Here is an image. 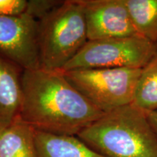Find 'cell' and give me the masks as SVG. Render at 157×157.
Segmentation results:
<instances>
[{
	"instance_id": "obj_1",
	"label": "cell",
	"mask_w": 157,
	"mask_h": 157,
	"mask_svg": "<svg viewBox=\"0 0 157 157\" xmlns=\"http://www.w3.org/2000/svg\"><path fill=\"white\" fill-rule=\"evenodd\" d=\"M22 91L20 117L39 132L77 136L104 114L60 71H23Z\"/></svg>"
},
{
	"instance_id": "obj_10",
	"label": "cell",
	"mask_w": 157,
	"mask_h": 157,
	"mask_svg": "<svg viewBox=\"0 0 157 157\" xmlns=\"http://www.w3.org/2000/svg\"><path fill=\"white\" fill-rule=\"evenodd\" d=\"M38 157H105L77 136L60 135L36 130Z\"/></svg>"
},
{
	"instance_id": "obj_5",
	"label": "cell",
	"mask_w": 157,
	"mask_h": 157,
	"mask_svg": "<svg viewBox=\"0 0 157 157\" xmlns=\"http://www.w3.org/2000/svg\"><path fill=\"white\" fill-rule=\"evenodd\" d=\"M156 52V44L138 35L87 41L60 71L87 68H143Z\"/></svg>"
},
{
	"instance_id": "obj_14",
	"label": "cell",
	"mask_w": 157,
	"mask_h": 157,
	"mask_svg": "<svg viewBox=\"0 0 157 157\" xmlns=\"http://www.w3.org/2000/svg\"><path fill=\"white\" fill-rule=\"evenodd\" d=\"M27 1L25 0H0V15H16L25 13Z\"/></svg>"
},
{
	"instance_id": "obj_13",
	"label": "cell",
	"mask_w": 157,
	"mask_h": 157,
	"mask_svg": "<svg viewBox=\"0 0 157 157\" xmlns=\"http://www.w3.org/2000/svg\"><path fill=\"white\" fill-rule=\"evenodd\" d=\"M62 2L50 1V0L27 1V6L25 13L29 15L39 21L46 16L47 15H48L52 10L60 5Z\"/></svg>"
},
{
	"instance_id": "obj_15",
	"label": "cell",
	"mask_w": 157,
	"mask_h": 157,
	"mask_svg": "<svg viewBox=\"0 0 157 157\" xmlns=\"http://www.w3.org/2000/svg\"><path fill=\"white\" fill-rule=\"evenodd\" d=\"M146 113L148 120L150 123L151 127H152L155 135L157 137V111H151V112H145Z\"/></svg>"
},
{
	"instance_id": "obj_12",
	"label": "cell",
	"mask_w": 157,
	"mask_h": 157,
	"mask_svg": "<svg viewBox=\"0 0 157 157\" xmlns=\"http://www.w3.org/2000/svg\"><path fill=\"white\" fill-rule=\"evenodd\" d=\"M132 104L144 112L157 111V52L142 68Z\"/></svg>"
},
{
	"instance_id": "obj_2",
	"label": "cell",
	"mask_w": 157,
	"mask_h": 157,
	"mask_svg": "<svg viewBox=\"0 0 157 157\" xmlns=\"http://www.w3.org/2000/svg\"><path fill=\"white\" fill-rule=\"evenodd\" d=\"M105 157H157V137L133 104L105 113L77 135Z\"/></svg>"
},
{
	"instance_id": "obj_6",
	"label": "cell",
	"mask_w": 157,
	"mask_h": 157,
	"mask_svg": "<svg viewBox=\"0 0 157 157\" xmlns=\"http://www.w3.org/2000/svg\"><path fill=\"white\" fill-rule=\"evenodd\" d=\"M39 21L26 13L0 15V57L22 70L40 68Z\"/></svg>"
},
{
	"instance_id": "obj_3",
	"label": "cell",
	"mask_w": 157,
	"mask_h": 157,
	"mask_svg": "<svg viewBox=\"0 0 157 157\" xmlns=\"http://www.w3.org/2000/svg\"><path fill=\"white\" fill-rule=\"evenodd\" d=\"M87 41V24L81 1H63L39 21L40 68L62 70Z\"/></svg>"
},
{
	"instance_id": "obj_8",
	"label": "cell",
	"mask_w": 157,
	"mask_h": 157,
	"mask_svg": "<svg viewBox=\"0 0 157 157\" xmlns=\"http://www.w3.org/2000/svg\"><path fill=\"white\" fill-rule=\"evenodd\" d=\"M23 71L0 57V129L9 126L20 117Z\"/></svg>"
},
{
	"instance_id": "obj_11",
	"label": "cell",
	"mask_w": 157,
	"mask_h": 157,
	"mask_svg": "<svg viewBox=\"0 0 157 157\" xmlns=\"http://www.w3.org/2000/svg\"><path fill=\"white\" fill-rule=\"evenodd\" d=\"M139 36L157 44V0H124Z\"/></svg>"
},
{
	"instance_id": "obj_4",
	"label": "cell",
	"mask_w": 157,
	"mask_h": 157,
	"mask_svg": "<svg viewBox=\"0 0 157 157\" xmlns=\"http://www.w3.org/2000/svg\"><path fill=\"white\" fill-rule=\"evenodd\" d=\"M142 68H87L62 71L76 90L103 113L132 104Z\"/></svg>"
},
{
	"instance_id": "obj_9",
	"label": "cell",
	"mask_w": 157,
	"mask_h": 157,
	"mask_svg": "<svg viewBox=\"0 0 157 157\" xmlns=\"http://www.w3.org/2000/svg\"><path fill=\"white\" fill-rule=\"evenodd\" d=\"M36 132L20 117L0 129V157H38Z\"/></svg>"
},
{
	"instance_id": "obj_7",
	"label": "cell",
	"mask_w": 157,
	"mask_h": 157,
	"mask_svg": "<svg viewBox=\"0 0 157 157\" xmlns=\"http://www.w3.org/2000/svg\"><path fill=\"white\" fill-rule=\"evenodd\" d=\"M80 1L85 16L88 41L138 35L124 0Z\"/></svg>"
}]
</instances>
